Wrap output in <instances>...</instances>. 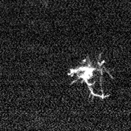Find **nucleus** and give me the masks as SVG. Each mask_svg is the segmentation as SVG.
<instances>
[{
  "mask_svg": "<svg viewBox=\"0 0 131 131\" xmlns=\"http://www.w3.org/2000/svg\"><path fill=\"white\" fill-rule=\"evenodd\" d=\"M101 57L102 53H100L96 61H92L90 57L87 56L84 60L80 62L79 65L75 68H70L68 73L70 77L74 78V80L70 83V86L77 82H80L82 84L85 83L90 92L89 98L92 100H93L94 97L100 98L99 95L94 91V85L97 83V80L101 90L104 91L103 79L104 74L105 72L108 73L112 79H114V76L111 74L108 68L104 66L106 61L101 60Z\"/></svg>",
  "mask_w": 131,
  "mask_h": 131,
  "instance_id": "f257e3e1",
  "label": "nucleus"
}]
</instances>
